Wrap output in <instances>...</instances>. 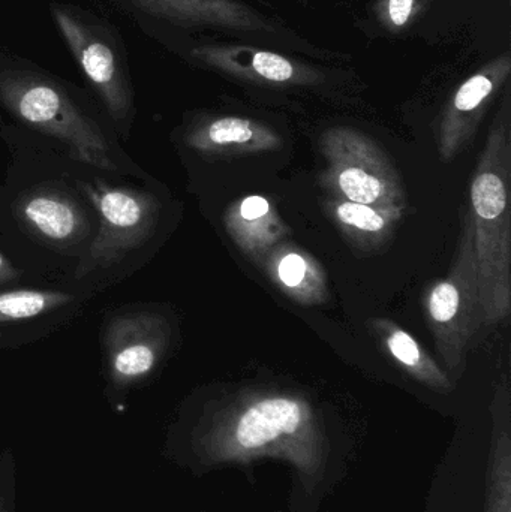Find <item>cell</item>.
Instances as JSON below:
<instances>
[{
	"label": "cell",
	"instance_id": "obj_16",
	"mask_svg": "<svg viewBox=\"0 0 511 512\" xmlns=\"http://www.w3.org/2000/svg\"><path fill=\"white\" fill-rule=\"evenodd\" d=\"M0 512H17V463L9 448L0 453Z\"/></svg>",
	"mask_w": 511,
	"mask_h": 512
},
{
	"label": "cell",
	"instance_id": "obj_9",
	"mask_svg": "<svg viewBox=\"0 0 511 512\" xmlns=\"http://www.w3.org/2000/svg\"><path fill=\"white\" fill-rule=\"evenodd\" d=\"M224 222L234 243L252 259L264 258L284 236L281 218L261 195H249L234 203Z\"/></svg>",
	"mask_w": 511,
	"mask_h": 512
},
{
	"label": "cell",
	"instance_id": "obj_10",
	"mask_svg": "<svg viewBox=\"0 0 511 512\" xmlns=\"http://www.w3.org/2000/svg\"><path fill=\"white\" fill-rule=\"evenodd\" d=\"M326 210L345 239L363 251H377L387 245L405 213V209L368 206L329 195Z\"/></svg>",
	"mask_w": 511,
	"mask_h": 512
},
{
	"label": "cell",
	"instance_id": "obj_14",
	"mask_svg": "<svg viewBox=\"0 0 511 512\" xmlns=\"http://www.w3.org/2000/svg\"><path fill=\"white\" fill-rule=\"evenodd\" d=\"M372 328L389 354L414 378L437 390H449L450 382L434 358L410 333L389 319H375Z\"/></svg>",
	"mask_w": 511,
	"mask_h": 512
},
{
	"label": "cell",
	"instance_id": "obj_17",
	"mask_svg": "<svg viewBox=\"0 0 511 512\" xmlns=\"http://www.w3.org/2000/svg\"><path fill=\"white\" fill-rule=\"evenodd\" d=\"M254 69L270 81H287L293 77V66L284 57L272 53H258L254 57Z\"/></svg>",
	"mask_w": 511,
	"mask_h": 512
},
{
	"label": "cell",
	"instance_id": "obj_15",
	"mask_svg": "<svg viewBox=\"0 0 511 512\" xmlns=\"http://www.w3.org/2000/svg\"><path fill=\"white\" fill-rule=\"evenodd\" d=\"M72 300V295L60 291L12 289L0 292V336L5 328L56 312Z\"/></svg>",
	"mask_w": 511,
	"mask_h": 512
},
{
	"label": "cell",
	"instance_id": "obj_6",
	"mask_svg": "<svg viewBox=\"0 0 511 512\" xmlns=\"http://www.w3.org/2000/svg\"><path fill=\"white\" fill-rule=\"evenodd\" d=\"M170 327L153 313L113 319L105 334L108 375L116 390L140 384L155 372L167 348Z\"/></svg>",
	"mask_w": 511,
	"mask_h": 512
},
{
	"label": "cell",
	"instance_id": "obj_18",
	"mask_svg": "<svg viewBox=\"0 0 511 512\" xmlns=\"http://www.w3.org/2000/svg\"><path fill=\"white\" fill-rule=\"evenodd\" d=\"M413 9V0H390V18L396 26L407 23Z\"/></svg>",
	"mask_w": 511,
	"mask_h": 512
},
{
	"label": "cell",
	"instance_id": "obj_2",
	"mask_svg": "<svg viewBox=\"0 0 511 512\" xmlns=\"http://www.w3.org/2000/svg\"><path fill=\"white\" fill-rule=\"evenodd\" d=\"M0 101L21 122L62 141L86 164L117 170L101 128L51 81L23 72H0Z\"/></svg>",
	"mask_w": 511,
	"mask_h": 512
},
{
	"label": "cell",
	"instance_id": "obj_4",
	"mask_svg": "<svg viewBox=\"0 0 511 512\" xmlns=\"http://www.w3.org/2000/svg\"><path fill=\"white\" fill-rule=\"evenodd\" d=\"M326 161L321 186L329 197L375 207L407 209V195L383 150L350 129H333L323 138Z\"/></svg>",
	"mask_w": 511,
	"mask_h": 512
},
{
	"label": "cell",
	"instance_id": "obj_12",
	"mask_svg": "<svg viewBox=\"0 0 511 512\" xmlns=\"http://www.w3.org/2000/svg\"><path fill=\"white\" fill-rule=\"evenodd\" d=\"M17 212L30 230L48 242L68 245L83 234V215L59 192L36 191L26 195L21 198Z\"/></svg>",
	"mask_w": 511,
	"mask_h": 512
},
{
	"label": "cell",
	"instance_id": "obj_19",
	"mask_svg": "<svg viewBox=\"0 0 511 512\" xmlns=\"http://www.w3.org/2000/svg\"><path fill=\"white\" fill-rule=\"evenodd\" d=\"M15 270L12 268V265L9 264L8 259L5 258L2 254H0V283L9 282V280L14 279Z\"/></svg>",
	"mask_w": 511,
	"mask_h": 512
},
{
	"label": "cell",
	"instance_id": "obj_3",
	"mask_svg": "<svg viewBox=\"0 0 511 512\" xmlns=\"http://www.w3.org/2000/svg\"><path fill=\"white\" fill-rule=\"evenodd\" d=\"M425 309L438 355L449 369H456L464 363L468 346L483 325L479 268L470 212L465 213L462 221L455 262L447 276L429 289Z\"/></svg>",
	"mask_w": 511,
	"mask_h": 512
},
{
	"label": "cell",
	"instance_id": "obj_8",
	"mask_svg": "<svg viewBox=\"0 0 511 512\" xmlns=\"http://www.w3.org/2000/svg\"><path fill=\"white\" fill-rule=\"evenodd\" d=\"M263 259L270 280L297 304L318 306L329 297L323 267L302 249L276 245Z\"/></svg>",
	"mask_w": 511,
	"mask_h": 512
},
{
	"label": "cell",
	"instance_id": "obj_13",
	"mask_svg": "<svg viewBox=\"0 0 511 512\" xmlns=\"http://www.w3.org/2000/svg\"><path fill=\"white\" fill-rule=\"evenodd\" d=\"M188 144L198 152L230 155L276 149L279 138L251 120L222 117L204 128L195 129L188 137Z\"/></svg>",
	"mask_w": 511,
	"mask_h": 512
},
{
	"label": "cell",
	"instance_id": "obj_11",
	"mask_svg": "<svg viewBox=\"0 0 511 512\" xmlns=\"http://www.w3.org/2000/svg\"><path fill=\"white\" fill-rule=\"evenodd\" d=\"M305 408L299 400L270 396L251 403L240 414L236 439L240 447L254 450L285 435H293L305 421Z\"/></svg>",
	"mask_w": 511,
	"mask_h": 512
},
{
	"label": "cell",
	"instance_id": "obj_7",
	"mask_svg": "<svg viewBox=\"0 0 511 512\" xmlns=\"http://www.w3.org/2000/svg\"><path fill=\"white\" fill-rule=\"evenodd\" d=\"M53 17L69 50L101 96L108 113L114 122L122 125L131 111V93L113 48L93 27L66 9L53 8Z\"/></svg>",
	"mask_w": 511,
	"mask_h": 512
},
{
	"label": "cell",
	"instance_id": "obj_1",
	"mask_svg": "<svg viewBox=\"0 0 511 512\" xmlns=\"http://www.w3.org/2000/svg\"><path fill=\"white\" fill-rule=\"evenodd\" d=\"M510 176L509 135L498 128L480 155L470 188L483 325L500 324L511 309Z\"/></svg>",
	"mask_w": 511,
	"mask_h": 512
},
{
	"label": "cell",
	"instance_id": "obj_5",
	"mask_svg": "<svg viewBox=\"0 0 511 512\" xmlns=\"http://www.w3.org/2000/svg\"><path fill=\"white\" fill-rule=\"evenodd\" d=\"M99 215V230L78 267L77 276L111 267L152 237L159 204L152 195L128 188L98 185L87 188Z\"/></svg>",
	"mask_w": 511,
	"mask_h": 512
}]
</instances>
